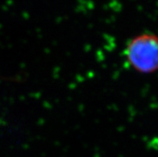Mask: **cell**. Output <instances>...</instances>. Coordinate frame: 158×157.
Returning a JSON list of instances; mask_svg holds the SVG:
<instances>
[{
	"label": "cell",
	"mask_w": 158,
	"mask_h": 157,
	"mask_svg": "<svg viewBox=\"0 0 158 157\" xmlns=\"http://www.w3.org/2000/svg\"><path fill=\"white\" fill-rule=\"evenodd\" d=\"M124 56L131 68L138 73L158 72V35L145 32L134 36L127 43Z\"/></svg>",
	"instance_id": "obj_1"
}]
</instances>
